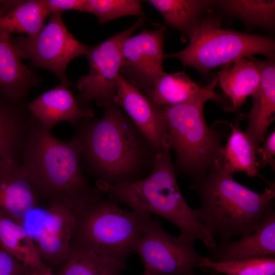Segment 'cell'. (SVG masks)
Masks as SVG:
<instances>
[{
	"label": "cell",
	"instance_id": "obj_4",
	"mask_svg": "<svg viewBox=\"0 0 275 275\" xmlns=\"http://www.w3.org/2000/svg\"><path fill=\"white\" fill-rule=\"evenodd\" d=\"M170 150L168 144L156 153L152 169L144 178L131 183L97 181L96 187L108 198L132 210L163 217L179 229L181 236L194 242L200 240L212 249L217 244L182 194Z\"/></svg>",
	"mask_w": 275,
	"mask_h": 275
},
{
	"label": "cell",
	"instance_id": "obj_32",
	"mask_svg": "<svg viewBox=\"0 0 275 275\" xmlns=\"http://www.w3.org/2000/svg\"><path fill=\"white\" fill-rule=\"evenodd\" d=\"M50 14L69 10L82 12L85 0H44Z\"/></svg>",
	"mask_w": 275,
	"mask_h": 275
},
{
	"label": "cell",
	"instance_id": "obj_5",
	"mask_svg": "<svg viewBox=\"0 0 275 275\" xmlns=\"http://www.w3.org/2000/svg\"><path fill=\"white\" fill-rule=\"evenodd\" d=\"M72 213L70 247L90 251L124 269L152 219L151 213L125 209L104 195Z\"/></svg>",
	"mask_w": 275,
	"mask_h": 275
},
{
	"label": "cell",
	"instance_id": "obj_11",
	"mask_svg": "<svg viewBox=\"0 0 275 275\" xmlns=\"http://www.w3.org/2000/svg\"><path fill=\"white\" fill-rule=\"evenodd\" d=\"M164 35L163 26L152 30L145 29L122 44L120 74L143 93L152 89L166 73L162 67Z\"/></svg>",
	"mask_w": 275,
	"mask_h": 275
},
{
	"label": "cell",
	"instance_id": "obj_3",
	"mask_svg": "<svg viewBox=\"0 0 275 275\" xmlns=\"http://www.w3.org/2000/svg\"><path fill=\"white\" fill-rule=\"evenodd\" d=\"M223 167L212 168L189 186L200 198L197 216L220 242L257 230L274 211L275 199L274 182L258 193L236 181Z\"/></svg>",
	"mask_w": 275,
	"mask_h": 275
},
{
	"label": "cell",
	"instance_id": "obj_21",
	"mask_svg": "<svg viewBox=\"0 0 275 275\" xmlns=\"http://www.w3.org/2000/svg\"><path fill=\"white\" fill-rule=\"evenodd\" d=\"M217 79L233 112L240 108L257 89L260 73L254 61L244 58L225 66L217 72Z\"/></svg>",
	"mask_w": 275,
	"mask_h": 275
},
{
	"label": "cell",
	"instance_id": "obj_23",
	"mask_svg": "<svg viewBox=\"0 0 275 275\" xmlns=\"http://www.w3.org/2000/svg\"><path fill=\"white\" fill-rule=\"evenodd\" d=\"M0 242L11 255L20 262L44 275H53L52 269L42 261L31 235L23 226L1 215Z\"/></svg>",
	"mask_w": 275,
	"mask_h": 275
},
{
	"label": "cell",
	"instance_id": "obj_30",
	"mask_svg": "<svg viewBox=\"0 0 275 275\" xmlns=\"http://www.w3.org/2000/svg\"><path fill=\"white\" fill-rule=\"evenodd\" d=\"M33 269L11 255L0 242V275H30Z\"/></svg>",
	"mask_w": 275,
	"mask_h": 275
},
{
	"label": "cell",
	"instance_id": "obj_18",
	"mask_svg": "<svg viewBox=\"0 0 275 275\" xmlns=\"http://www.w3.org/2000/svg\"><path fill=\"white\" fill-rule=\"evenodd\" d=\"M248 58L255 62L260 73L259 85L251 95L252 106L245 117L248 123L244 133L257 149L267 135L268 128L274 119L275 64L274 59Z\"/></svg>",
	"mask_w": 275,
	"mask_h": 275
},
{
	"label": "cell",
	"instance_id": "obj_9",
	"mask_svg": "<svg viewBox=\"0 0 275 275\" xmlns=\"http://www.w3.org/2000/svg\"><path fill=\"white\" fill-rule=\"evenodd\" d=\"M194 242L165 231L156 218L151 219L134 249L144 267L143 275H197L208 257L198 254Z\"/></svg>",
	"mask_w": 275,
	"mask_h": 275
},
{
	"label": "cell",
	"instance_id": "obj_12",
	"mask_svg": "<svg viewBox=\"0 0 275 275\" xmlns=\"http://www.w3.org/2000/svg\"><path fill=\"white\" fill-rule=\"evenodd\" d=\"M128 117L157 153L169 144L167 121L161 107L119 74L113 100Z\"/></svg>",
	"mask_w": 275,
	"mask_h": 275
},
{
	"label": "cell",
	"instance_id": "obj_29",
	"mask_svg": "<svg viewBox=\"0 0 275 275\" xmlns=\"http://www.w3.org/2000/svg\"><path fill=\"white\" fill-rule=\"evenodd\" d=\"M82 12L95 15L100 24L127 15L145 18L142 2L137 0H85Z\"/></svg>",
	"mask_w": 275,
	"mask_h": 275
},
{
	"label": "cell",
	"instance_id": "obj_27",
	"mask_svg": "<svg viewBox=\"0 0 275 275\" xmlns=\"http://www.w3.org/2000/svg\"><path fill=\"white\" fill-rule=\"evenodd\" d=\"M214 3L250 25L268 29L274 25V1L221 0Z\"/></svg>",
	"mask_w": 275,
	"mask_h": 275
},
{
	"label": "cell",
	"instance_id": "obj_14",
	"mask_svg": "<svg viewBox=\"0 0 275 275\" xmlns=\"http://www.w3.org/2000/svg\"><path fill=\"white\" fill-rule=\"evenodd\" d=\"M43 205L39 192L18 164L0 163V215L23 226L27 214Z\"/></svg>",
	"mask_w": 275,
	"mask_h": 275
},
{
	"label": "cell",
	"instance_id": "obj_33",
	"mask_svg": "<svg viewBox=\"0 0 275 275\" xmlns=\"http://www.w3.org/2000/svg\"><path fill=\"white\" fill-rule=\"evenodd\" d=\"M19 1L0 0V16H3L13 9Z\"/></svg>",
	"mask_w": 275,
	"mask_h": 275
},
{
	"label": "cell",
	"instance_id": "obj_13",
	"mask_svg": "<svg viewBox=\"0 0 275 275\" xmlns=\"http://www.w3.org/2000/svg\"><path fill=\"white\" fill-rule=\"evenodd\" d=\"M217 77L208 85L202 87L194 82L184 72L165 73L151 90L143 93L155 106L163 107L209 100L221 103L225 110L230 111L228 99L215 92Z\"/></svg>",
	"mask_w": 275,
	"mask_h": 275
},
{
	"label": "cell",
	"instance_id": "obj_19",
	"mask_svg": "<svg viewBox=\"0 0 275 275\" xmlns=\"http://www.w3.org/2000/svg\"><path fill=\"white\" fill-rule=\"evenodd\" d=\"M11 38L7 33H0V95L25 99L30 90L38 87L42 80L21 61Z\"/></svg>",
	"mask_w": 275,
	"mask_h": 275
},
{
	"label": "cell",
	"instance_id": "obj_24",
	"mask_svg": "<svg viewBox=\"0 0 275 275\" xmlns=\"http://www.w3.org/2000/svg\"><path fill=\"white\" fill-rule=\"evenodd\" d=\"M50 14L44 0L19 1L13 9L0 16V33L25 34L29 38L34 37Z\"/></svg>",
	"mask_w": 275,
	"mask_h": 275
},
{
	"label": "cell",
	"instance_id": "obj_8",
	"mask_svg": "<svg viewBox=\"0 0 275 275\" xmlns=\"http://www.w3.org/2000/svg\"><path fill=\"white\" fill-rule=\"evenodd\" d=\"M61 13H52L47 23L34 37L20 35L11 41L22 58L35 67L52 72L60 83L70 87L72 83L66 71L74 59L86 56L90 46L76 39L67 29Z\"/></svg>",
	"mask_w": 275,
	"mask_h": 275
},
{
	"label": "cell",
	"instance_id": "obj_34",
	"mask_svg": "<svg viewBox=\"0 0 275 275\" xmlns=\"http://www.w3.org/2000/svg\"><path fill=\"white\" fill-rule=\"evenodd\" d=\"M30 275H44L40 271L37 270V269H33L30 274Z\"/></svg>",
	"mask_w": 275,
	"mask_h": 275
},
{
	"label": "cell",
	"instance_id": "obj_20",
	"mask_svg": "<svg viewBox=\"0 0 275 275\" xmlns=\"http://www.w3.org/2000/svg\"><path fill=\"white\" fill-rule=\"evenodd\" d=\"M209 253V258L216 262L275 257V211L251 234L236 241H221Z\"/></svg>",
	"mask_w": 275,
	"mask_h": 275
},
{
	"label": "cell",
	"instance_id": "obj_26",
	"mask_svg": "<svg viewBox=\"0 0 275 275\" xmlns=\"http://www.w3.org/2000/svg\"><path fill=\"white\" fill-rule=\"evenodd\" d=\"M124 269L90 251L70 247L69 256L56 275H121Z\"/></svg>",
	"mask_w": 275,
	"mask_h": 275
},
{
	"label": "cell",
	"instance_id": "obj_16",
	"mask_svg": "<svg viewBox=\"0 0 275 275\" xmlns=\"http://www.w3.org/2000/svg\"><path fill=\"white\" fill-rule=\"evenodd\" d=\"M26 107L39 123L48 131L59 122L66 121L76 126L94 117L93 109L80 107L72 91L61 83L27 102Z\"/></svg>",
	"mask_w": 275,
	"mask_h": 275
},
{
	"label": "cell",
	"instance_id": "obj_10",
	"mask_svg": "<svg viewBox=\"0 0 275 275\" xmlns=\"http://www.w3.org/2000/svg\"><path fill=\"white\" fill-rule=\"evenodd\" d=\"M144 21L139 18L126 30L90 47L86 54L90 66L89 73L81 76L77 82L79 93L75 99L80 107L90 108L93 100L101 107L113 101L121 65L122 44L142 26Z\"/></svg>",
	"mask_w": 275,
	"mask_h": 275
},
{
	"label": "cell",
	"instance_id": "obj_7",
	"mask_svg": "<svg viewBox=\"0 0 275 275\" xmlns=\"http://www.w3.org/2000/svg\"><path fill=\"white\" fill-rule=\"evenodd\" d=\"M183 49L164 59L174 58L183 65L203 74L218 67L226 66L244 58L261 54L274 59L275 43L270 37L251 34L222 28L218 19H202Z\"/></svg>",
	"mask_w": 275,
	"mask_h": 275
},
{
	"label": "cell",
	"instance_id": "obj_2",
	"mask_svg": "<svg viewBox=\"0 0 275 275\" xmlns=\"http://www.w3.org/2000/svg\"><path fill=\"white\" fill-rule=\"evenodd\" d=\"M82 155V146L76 135L62 141L33 116L19 167L44 205H61L73 212L105 195L97 187H92L84 176Z\"/></svg>",
	"mask_w": 275,
	"mask_h": 275
},
{
	"label": "cell",
	"instance_id": "obj_28",
	"mask_svg": "<svg viewBox=\"0 0 275 275\" xmlns=\"http://www.w3.org/2000/svg\"><path fill=\"white\" fill-rule=\"evenodd\" d=\"M203 268L225 275H275V257L216 262L209 257Z\"/></svg>",
	"mask_w": 275,
	"mask_h": 275
},
{
	"label": "cell",
	"instance_id": "obj_22",
	"mask_svg": "<svg viewBox=\"0 0 275 275\" xmlns=\"http://www.w3.org/2000/svg\"><path fill=\"white\" fill-rule=\"evenodd\" d=\"M161 15L166 24L181 33L183 42L190 39L212 4L204 0H148Z\"/></svg>",
	"mask_w": 275,
	"mask_h": 275
},
{
	"label": "cell",
	"instance_id": "obj_1",
	"mask_svg": "<svg viewBox=\"0 0 275 275\" xmlns=\"http://www.w3.org/2000/svg\"><path fill=\"white\" fill-rule=\"evenodd\" d=\"M100 119L77 125L82 148V168L109 184L131 183L152 169L156 152L125 113L113 101L105 103Z\"/></svg>",
	"mask_w": 275,
	"mask_h": 275
},
{
	"label": "cell",
	"instance_id": "obj_15",
	"mask_svg": "<svg viewBox=\"0 0 275 275\" xmlns=\"http://www.w3.org/2000/svg\"><path fill=\"white\" fill-rule=\"evenodd\" d=\"M47 207L43 224L33 238L44 263L50 268H62L70 253L74 215L61 205Z\"/></svg>",
	"mask_w": 275,
	"mask_h": 275
},
{
	"label": "cell",
	"instance_id": "obj_17",
	"mask_svg": "<svg viewBox=\"0 0 275 275\" xmlns=\"http://www.w3.org/2000/svg\"><path fill=\"white\" fill-rule=\"evenodd\" d=\"M26 103L0 95V163L20 164L33 118Z\"/></svg>",
	"mask_w": 275,
	"mask_h": 275
},
{
	"label": "cell",
	"instance_id": "obj_31",
	"mask_svg": "<svg viewBox=\"0 0 275 275\" xmlns=\"http://www.w3.org/2000/svg\"><path fill=\"white\" fill-rule=\"evenodd\" d=\"M262 146H260L256 150L257 158L256 167L258 171L262 167L269 165L275 169V131H272L266 136L262 142Z\"/></svg>",
	"mask_w": 275,
	"mask_h": 275
},
{
	"label": "cell",
	"instance_id": "obj_25",
	"mask_svg": "<svg viewBox=\"0 0 275 275\" xmlns=\"http://www.w3.org/2000/svg\"><path fill=\"white\" fill-rule=\"evenodd\" d=\"M229 124L231 133L224 148L223 169L231 174L241 172L252 177L259 175L256 167L257 156L254 145L238 124Z\"/></svg>",
	"mask_w": 275,
	"mask_h": 275
},
{
	"label": "cell",
	"instance_id": "obj_6",
	"mask_svg": "<svg viewBox=\"0 0 275 275\" xmlns=\"http://www.w3.org/2000/svg\"><path fill=\"white\" fill-rule=\"evenodd\" d=\"M206 102L161 107L167 123L170 148L176 156L175 170L193 182L224 163L221 136L208 126L205 120Z\"/></svg>",
	"mask_w": 275,
	"mask_h": 275
}]
</instances>
